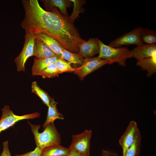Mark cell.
Segmentation results:
<instances>
[{
    "mask_svg": "<svg viewBox=\"0 0 156 156\" xmlns=\"http://www.w3.org/2000/svg\"><path fill=\"white\" fill-rule=\"evenodd\" d=\"M25 10L21 23L25 33L43 34L58 41L69 51L78 53V45L86 40L80 36L78 29L56 8L50 11L44 10L37 0H22Z\"/></svg>",
    "mask_w": 156,
    "mask_h": 156,
    "instance_id": "cell-1",
    "label": "cell"
},
{
    "mask_svg": "<svg viewBox=\"0 0 156 156\" xmlns=\"http://www.w3.org/2000/svg\"><path fill=\"white\" fill-rule=\"evenodd\" d=\"M28 122L34 135L36 144L41 150L50 146L60 144V134L53 122L49 124L42 132L39 133L38 130L40 127V125H33Z\"/></svg>",
    "mask_w": 156,
    "mask_h": 156,
    "instance_id": "cell-2",
    "label": "cell"
},
{
    "mask_svg": "<svg viewBox=\"0 0 156 156\" xmlns=\"http://www.w3.org/2000/svg\"><path fill=\"white\" fill-rule=\"evenodd\" d=\"M97 40L99 46L98 57L108 60L109 64L116 62L120 65L125 66L126 60L132 57L130 51L127 48L111 47L105 44L98 38Z\"/></svg>",
    "mask_w": 156,
    "mask_h": 156,
    "instance_id": "cell-3",
    "label": "cell"
},
{
    "mask_svg": "<svg viewBox=\"0 0 156 156\" xmlns=\"http://www.w3.org/2000/svg\"><path fill=\"white\" fill-rule=\"evenodd\" d=\"M23 47L18 55L15 59L14 62L18 72L25 71V64L29 58L33 56L35 34L25 33Z\"/></svg>",
    "mask_w": 156,
    "mask_h": 156,
    "instance_id": "cell-4",
    "label": "cell"
},
{
    "mask_svg": "<svg viewBox=\"0 0 156 156\" xmlns=\"http://www.w3.org/2000/svg\"><path fill=\"white\" fill-rule=\"evenodd\" d=\"M1 110L2 113L0 120V133L13 126L19 121L38 118L40 115V114L38 112L23 116L17 115L14 114L9 107L7 105H5Z\"/></svg>",
    "mask_w": 156,
    "mask_h": 156,
    "instance_id": "cell-5",
    "label": "cell"
},
{
    "mask_svg": "<svg viewBox=\"0 0 156 156\" xmlns=\"http://www.w3.org/2000/svg\"><path fill=\"white\" fill-rule=\"evenodd\" d=\"M92 130H86L79 134L72 135L69 148L78 153L81 156H90V140Z\"/></svg>",
    "mask_w": 156,
    "mask_h": 156,
    "instance_id": "cell-6",
    "label": "cell"
},
{
    "mask_svg": "<svg viewBox=\"0 0 156 156\" xmlns=\"http://www.w3.org/2000/svg\"><path fill=\"white\" fill-rule=\"evenodd\" d=\"M109 63L107 60L101 59L98 56L85 58L82 65L76 68L74 73L78 76L81 80H82L91 73Z\"/></svg>",
    "mask_w": 156,
    "mask_h": 156,
    "instance_id": "cell-7",
    "label": "cell"
},
{
    "mask_svg": "<svg viewBox=\"0 0 156 156\" xmlns=\"http://www.w3.org/2000/svg\"><path fill=\"white\" fill-rule=\"evenodd\" d=\"M141 26H138L110 42L108 45L112 47H118L124 45L135 44L141 46L144 44L141 41L140 35L142 29Z\"/></svg>",
    "mask_w": 156,
    "mask_h": 156,
    "instance_id": "cell-8",
    "label": "cell"
},
{
    "mask_svg": "<svg viewBox=\"0 0 156 156\" xmlns=\"http://www.w3.org/2000/svg\"><path fill=\"white\" fill-rule=\"evenodd\" d=\"M138 129L136 122L130 121L127 129L119 140V143L122 149V156H125L126 153L132 144L135 135Z\"/></svg>",
    "mask_w": 156,
    "mask_h": 156,
    "instance_id": "cell-9",
    "label": "cell"
},
{
    "mask_svg": "<svg viewBox=\"0 0 156 156\" xmlns=\"http://www.w3.org/2000/svg\"><path fill=\"white\" fill-rule=\"evenodd\" d=\"M79 54L84 58L92 57L99 52V46L96 38H90L78 45Z\"/></svg>",
    "mask_w": 156,
    "mask_h": 156,
    "instance_id": "cell-10",
    "label": "cell"
},
{
    "mask_svg": "<svg viewBox=\"0 0 156 156\" xmlns=\"http://www.w3.org/2000/svg\"><path fill=\"white\" fill-rule=\"evenodd\" d=\"M132 57L137 61L148 57L156 54V44L137 46L130 51Z\"/></svg>",
    "mask_w": 156,
    "mask_h": 156,
    "instance_id": "cell-11",
    "label": "cell"
},
{
    "mask_svg": "<svg viewBox=\"0 0 156 156\" xmlns=\"http://www.w3.org/2000/svg\"><path fill=\"white\" fill-rule=\"evenodd\" d=\"M62 58L57 55L55 56L42 58H34L33 64L31 68L33 76L38 75L39 74L49 65L55 63L58 60Z\"/></svg>",
    "mask_w": 156,
    "mask_h": 156,
    "instance_id": "cell-12",
    "label": "cell"
},
{
    "mask_svg": "<svg viewBox=\"0 0 156 156\" xmlns=\"http://www.w3.org/2000/svg\"><path fill=\"white\" fill-rule=\"evenodd\" d=\"M45 10L50 11L53 8H57L60 12L64 15L68 17L67 8L72 6V3L70 0H42Z\"/></svg>",
    "mask_w": 156,
    "mask_h": 156,
    "instance_id": "cell-13",
    "label": "cell"
},
{
    "mask_svg": "<svg viewBox=\"0 0 156 156\" xmlns=\"http://www.w3.org/2000/svg\"><path fill=\"white\" fill-rule=\"evenodd\" d=\"M57 55L36 36L35 40L33 56L37 58H42L51 57Z\"/></svg>",
    "mask_w": 156,
    "mask_h": 156,
    "instance_id": "cell-14",
    "label": "cell"
},
{
    "mask_svg": "<svg viewBox=\"0 0 156 156\" xmlns=\"http://www.w3.org/2000/svg\"><path fill=\"white\" fill-rule=\"evenodd\" d=\"M74 150L64 147L60 144L46 148L42 151L41 156H69Z\"/></svg>",
    "mask_w": 156,
    "mask_h": 156,
    "instance_id": "cell-15",
    "label": "cell"
},
{
    "mask_svg": "<svg viewBox=\"0 0 156 156\" xmlns=\"http://www.w3.org/2000/svg\"><path fill=\"white\" fill-rule=\"evenodd\" d=\"M36 35L44 42L56 55L61 57L64 49L61 44L53 38L46 34L40 33Z\"/></svg>",
    "mask_w": 156,
    "mask_h": 156,
    "instance_id": "cell-16",
    "label": "cell"
},
{
    "mask_svg": "<svg viewBox=\"0 0 156 156\" xmlns=\"http://www.w3.org/2000/svg\"><path fill=\"white\" fill-rule=\"evenodd\" d=\"M136 65L140 66L142 70L147 71L148 77L153 75L156 72V54L137 61Z\"/></svg>",
    "mask_w": 156,
    "mask_h": 156,
    "instance_id": "cell-17",
    "label": "cell"
},
{
    "mask_svg": "<svg viewBox=\"0 0 156 156\" xmlns=\"http://www.w3.org/2000/svg\"><path fill=\"white\" fill-rule=\"evenodd\" d=\"M57 103L54 101L49 107L46 121L43 125V129H44L49 124L53 123L56 119L63 120L64 118L62 114L60 113L57 110L56 105Z\"/></svg>",
    "mask_w": 156,
    "mask_h": 156,
    "instance_id": "cell-18",
    "label": "cell"
},
{
    "mask_svg": "<svg viewBox=\"0 0 156 156\" xmlns=\"http://www.w3.org/2000/svg\"><path fill=\"white\" fill-rule=\"evenodd\" d=\"M31 88L32 92L37 95L47 106L49 107L55 101L54 99L39 86L36 81L32 83Z\"/></svg>",
    "mask_w": 156,
    "mask_h": 156,
    "instance_id": "cell-19",
    "label": "cell"
},
{
    "mask_svg": "<svg viewBox=\"0 0 156 156\" xmlns=\"http://www.w3.org/2000/svg\"><path fill=\"white\" fill-rule=\"evenodd\" d=\"M61 57L64 60L75 65L81 66L84 58L78 53H73L64 49L62 53Z\"/></svg>",
    "mask_w": 156,
    "mask_h": 156,
    "instance_id": "cell-20",
    "label": "cell"
},
{
    "mask_svg": "<svg viewBox=\"0 0 156 156\" xmlns=\"http://www.w3.org/2000/svg\"><path fill=\"white\" fill-rule=\"evenodd\" d=\"M141 142V137L138 129L135 133L133 143L127 151L125 156H139Z\"/></svg>",
    "mask_w": 156,
    "mask_h": 156,
    "instance_id": "cell-21",
    "label": "cell"
},
{
    "mask_svg": "<svg viewBox=\"0 0 156 156\" xmlns=\"http://www.w3.org/2000/svg\"><path fill=\"white\" fill-rule=\"evenodd\" d=\"M140 39L146 44H156V32L148 28H142L140 35Z\"/></svg>",
    "mask_w": 156,
    "mask_h": 156,
    "instance_id": "cell-22",
    "label": "cell"
},
{
    "mask_svg": "<svg viewBox=\"0 0 156 156\" xmlns=\"http://www.w3.org/2000/svg\"><path fill=\"white\" fill-rule=\"evenodd\" d=\"M73 5L72 14L68 16L70 22L73 24L75 19L79 16V13L82 11V6L85 4V1L81 0H70Z\"/></svg>",
    "mask_w": 156,
    "mask_h": 156,
    "instance_id": "cell-23",
    "label": "cell"
},
{
    "mask_svg": "<svg viewBox=\"0 0 156 156\" xmlns=\"http://www.w3.org/2000/svg\"><path fill=\"white\" fill-rule=\"evenodd\" d=\"M55 64L60 74L64 72H74L76 68L72 67L70 62L62 58L57 60Z\"/></svg>",
    "mask_w": 156,
    "mask_h": 156,
    "instance_id": "cell-24",
    "label": "cell"
},
{
    "mask_svg": "<svg viewBox=\"0 0 156 156\" xmlns=\"http://www.w3.org/2000/svg\"><path fill=\"white\" fill-rule=\"evenodd\" d=\"M60 73L55 63L52 64L42 70L38 75L41 76L43 78H52L58 77Z\"/></svg>",
    "mask_w": 156,
    "mask_h": 156,
    "instance_id": "cell-25",
    "label": "cell"
},
{
    "mask_svg": "<svg viewBox=\"0 0 156 156\" xmlns=\"http://www.w3.org/2000/svg\"><path fill=\"white\" fill-rule=\"evenodd\" d=\"M42 151L40 148L36 146L34 151L21 155H16L15 156H41Z\"/></svg>",
    "mask_w": 156,
    "mask_h": 156,
    "instance_id": "cell-26",
    "label": "cell"
},
{
    "mask_svg": "<svg viewBox=\"0 0 156 156\" xmlns=\"http://www.w3.org/2000/svg\"><path fill=\"white\" fill-rule=\"evenodd\" d=\"M3 150L0 156H11L10 152L8 141L3 142Z\"/></svg>",
    "mask_w": 156,
    "mask_h": 156,
    "instance_id": "cell-27",
    "label": "cell"
},
{
    "mask_svg": "<svg viewBox=\"0 0 156 156\" xmlns=\"http://www.w3.org/2000/svg\"><path fill=\"white\" fill-rule=\"evenodd\" d=\"M103 154L104 156H118V155L116 152L110 151H104Z\"/></svg>",
    "mask_w": 156,
    "mask_h": 156,
    "instance_id": "cell-28",
    "label": "cell"
},
{
    "mask_svg": "<svg viewBox=\"0 0 156 156\" xmlns=\"http://www.w3.org/2000/svg\"><path fill=\"white\" fill-rule=\"evenodd\" d=\"M69 156H81L80 154L76 151H74L73 153Z\"/></svg>",
    "mask_w": 156,
    "mask_h": 156,
    "instance_id": "cell-29",
    "label": "cell"
}]
</instances>
